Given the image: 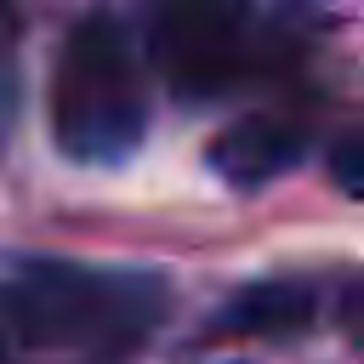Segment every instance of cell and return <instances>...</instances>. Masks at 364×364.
<instances>
[{
  "label": "cell",
  "instance_id": "6",
  "mask_svg": "<svg viewBox=\"0 0 364 364\" xmlns=\"http://www.w3.org/2000/svg\"><path fill=\"white\" fill-rule=\"evenodd\" d=\"M17 108V6L0 0V131Z\"/></svg>",
  "mask_w": 364,
  "mask_h": 364
},
{
  "label": "cell",
  "instance_id": "3",
  "mask_svg": "<svg viewBox=\"0 0 364 364\" xmlns=\"http://www.w3.org/2000/svg\"><path fill=\"white\" fill-rule=\"evenodd\" d=\"M262 51L250 0H165L154 23V68L182 102H216L250 80Z\"/></svg>",
  "mask_w": 364,
  "mask_h": 364
},
{
  "label": "cell",
  "instance_id": "1",
  "mask_svg": "<svg viewBox=\"0 0 364 364\" xmlns=\"http://www.w3.org/2000/svg\"><path fill=\"white\" fill-rule=\"evenodd\" d=\"M165 279L63 256H0L11 364H131L165 318Z\"/></svg>",
  "mask_w": 364,
  "mask_h": 364
},
{
  "label": "cell",
  "instance_id": "2",
  "mask_svg": "<svg viewBox=\"0 0 364 364\" xmlns=\"http://www.w3.org/2000/svg\"><path fill=\"white\" fill-rule=\"evenodd\" d=\"M51 136L80 165H119L148 136V68L114 11H85L51 68Z\"/></svg>",
  "mask_w": 364,
  "mask_h": 364
},
{
  "label": "cell",
  "instance_id": "5",
  "mask_svg": "<svg viewBox=\"0 0 364 364\" xmlns=\"http://www.w3.org/2000/svg\"><path fill=\"white\" fill-rule=\"evenodd\" d=\"M324 318V279H267L239 290L210 330L216 336H301Z\"/></svg>",
  "mask_w": 364,
  "mask_h": 364
},
{
  "label": "cell",
  "instance_id": "4",
  "mask_svg": "<svg viewBox=\"0 0 364 364\" xmlns=\"http://www.w3.org/2000/svg\"><path fill=\"white\" fill-rule=\"evenodd\" d=\"M313 148V131L301 114L290 108H256L245 119H233L216 142H210V171L233 188H262L284 171H296Z\"/></svg>",
  "mask_w": 364,
  "mask_h": 364
},
{
  "label": "cell",
  "instance_id": "8",
  "mask_svg": "<svg viewBox=\"0 0 364 364\" xmlns=\"http://www.w3.org/2000/svg\"><path fill=\"white\" fill-rule=\"evenodd\" d=\"M0 364H11V358H6V341H0Z\"/></svg>",
  "mask_w": 364,
  "mask_h": 364
},
{
  "label": "cell",
  "instance_id": "7",
  "mask_svg": "<svg viewBox=\"0 0 364 364\" xmlns=\"http://www.w3.org/2000/svg\"><path fill=\"white\" fill-rule=\"evenodd\" d=\"M353 159H358V136L347 131V136L336 142V176H341V188H347V193H358V176H353Z\"/></svg>",
  "mask_w": 364,
  "mask_h": 364
}]
</instances>
